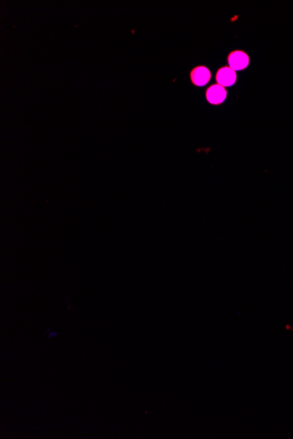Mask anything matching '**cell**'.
<instances>
[{"label":"cell","mask_w":293,"mask_h":439,"mask_svg":"<svg viewBox=\"0 0 293 439\" xmlns=\"http://www.w3.org/2000/svg\"><path fill=\"white\" fill-rule=\"evenodd\" d=\"M249 63V55L243 51H234L228 56V65L235 71L244 70Z\"/></svg>","instance_id":"1"},{"label":"cell","mask_w":293,"mask_h":439,"mask_svg":"<svg viewBox=\"0 0 293 439\" xmlns=\"http://www.w3.org/2000/svg\"><path fill=\"white\" fill-rule=\"evenodd\" d=\"M237 79L236 71L232 70L230 67H224L220 69L216 75V80L218 85L222 87H230L235 85Z\"/></svg>","instance_id":"2"},{"label":"cell","mask_w":293,"mask_h":439,"mask_svg":"<svg viewBox=\"0 0 293 439\" xmlns=\"http://www.w3.org/2000/svg\"><path fill=\"white\" fill-rule=\"evenodd\" d=\"M226 98H227V91L225 88L220 85H212L206 90V98L210 104L220 105L225 101Z\"/></svg>","instance_id":"3"},{"label":"cell","mask_w":293,"mask_h":439,"mask_svg":"<svg viewBox=\"0 0 293 439\" xmlns=\"http://www.w3.org/2000/svg\"><path fill=\"white\" fill-rule=\"evenodd\" d=\"M191 81L197 86H204L210 81L211 72L206 67L195 68L191 72Z\"/></svg>","instance_id":"4"}]
</instances>
